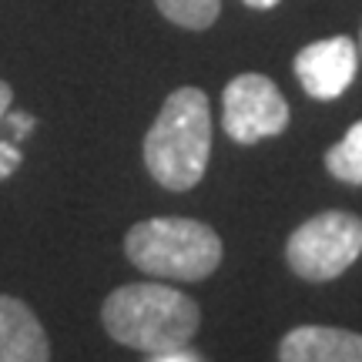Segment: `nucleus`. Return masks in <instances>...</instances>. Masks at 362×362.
I'll return each instance as SVG.
<instances>
[{
	"label": "nucleus",
	"mask_w": 362,
	"mask_h": 362,
	"mask_svg": "<svg viewBox=\"0 0 362 362\" xmlns=\"http://www.w3.org/2000/svg\"><path fill=\"white\" fill-rule=\"evenodd\" d=\"M124 255L151 279L202 282L221 265V238L198 218H148L124 235Z\"/></svg>",
	"instance_id": "7ed1b4c3"
},
{
	"label": "nucleus",
	"mask_w": 362,
	"mask_h": 362,
	"mask_svg": "<svg viewBox=\"0 0 362 362\" xmlns=\"http://www.w3.org/2000/svg\"><path fill=\"white\" fill-rule=\"evenodd\" d=\"M288 104L265 74H238L221 94V128L238 144L275 138L288 128Z\"/></svg>",
	"instance_id": "39448f33"
},
{
	"label": "nucleus",
	"mask_w": 362,
	"mask_h": 362,
	"mask_svg": "<svg viewBox=\"0 0 362 362\" xmlns=\"http://www.w3.org/2000/svg\"><path fill=\"white\" fill-rule=\"evenodd\" d=\"M211 155V104L198 88H178L144 134V168L168 192H192Z\"/></svg>",
	"instance_id": "f03ea898"
},
{
	"label": "nucleus",
	"mask_w": 362,
	"mask_h": 362,
	"mask_svg": "<svg viewBox=\"0 0 362 362\" xmlns=\"http://www.w3.org/2000/svg\"><path fill=\"white\" fill-rule=\"evenodd\" d=\"M0 362H51L44 325L13 296H0Z\"/></svg>",
	"instance_id": "6e6552de"
},
{
	"label": "nucleus",
	"mask_w": 362,
	"mask_h": 362,
	"mask_svg": "<svg viewBox=\"0 0 362 362\" xmlns=\"http://www.w3.org/2000/svg\"><path fill=\"white\" fill-rule=\"evenodd\" d=\"M359 54L352 37L315 40L296 54V78L302 90L315 101H336L356 81Z\"/></svg>",
	"instance_id": "423d86ee"
},
{
	"label": "nucleus",
	"mask_w": 362,
	"mask_h": 362,
	"mask_svg": "<svg viewBox=\"0 0 362 362\" xmlns=\"http://www.w3.org/2000/svg\"><path fill=\"white\" fill-rule=\"evenodd\" d=\"M279 362H362V336L336 325H298L279 342Z\"/></svg>",
	"instance_id": "0eeeda50"
},
{
	"label": "nucleus",
	"mask_w": 362,
	"mask_h": 362,
	"mask_svg": "<svg viewBox=\"0 0 362 362\" xmlns=\"http://www.w3.org/2000/svg\"><path fill=\"white\" fill-rule=\"evenodd\" d=\"M359 47H362V44H359Z\"/></svg>",
	"instance_id": "2eb2a0df"
},
{
	"label": "nucleus",
	"mask_w": 362,
	"mask_h": 362,
	"mask_svg": "<svg viewBox=\"0 0 362 362\" xmlns=\"http://www.w3.org/2000/svg\"><path fill=\"white\" fill-rule=\"evenodd\" d=\"M101 322L107 336L128 346V349L148 352H175L185 349L202 325V312L178 288L158 282L121 285L101 305Z\"/></svg>",
	"instance_id": "f257e3e1"
},
{
	"label": "nucleus",
	"mask_w": 362,
	"mask_h": 362,
	"mask_svg": "<svg viewBox=\"0 0 362 362\" xmlns=\"http://www.w3.org/2000/svg\"><path fill=\"white\" fill-rule=\"evenodd\" d=\"M155 7L185 30H208L218 21L221 0H155Z\"/></svg>",
	"instance_id": "9d476101"
},
{
	"label": "nucleus",
	"mask_w": 362,
	"mask_h": 362,
	"mask_svg": "<svg viewBox=\"0 0 362 362\" xmlns=\"http://www.w3.org/2000/svg\"><path fill=\"white\" fill-rule=\"evenodd\" d=\"M242 4H248L252 11H272V7H279L282 0H242Z\"/></svg>",
	"instance_id": "4468645a"
},
{
	"label": "nucleus",
	"mask_w": 362,
	"mask_h": 362,
	"mask_svg": "<svg viewBox=\"0 0 362 362\" xmlns=\"http://www.w3.org/2000/svg\"><path fill=\"white\" fill-rule=\"evenodd\" d=\"M151 362H198V359H194L192 352L175 349V352H158V356H151Z\"/></svg>",
	"instance_id": "f8f14e48"
},
{
	"label": "nucleus",
	"mask_w": 362,
	"mask_h": 362,
	"mask_svg": "<svg viewBox=\"0 0 362 362\" xmlns=\"http://www.w3.org/2000/svg\"><path fill=\"white\" fill-rule=\"evenodd\" d=\"M325 168L346 185H362V121H356L346 138L325 151Z\"/></svg>",
	"instance_id": "1a4fd4ad"
},
{
	"label": "nucleus",
	"mask_w": 362,
	"mask_h": 362,
	"mask_svg": "<svg viewBox=\"0 0 362 362\" xmlns=\"http://www.w3.org/2000/svg\"><path fill=\"white\" fill-rule=\"evenodd\" d=\"M362 252V218L322 211L302 221L285 242V262L305 282H332Z\"/></svg>",
	"instance_id": "20e7f679"
},
{
	"label": "nucleus",
	"mask_w": 362,
	"mask_h": 362,
	"mask_svg": "<svg viewBox=\"0 0 362 362\" xmlns=\"http://www.w3.org/2000/svg\"><path fill=\"white\" fill-rule=\"evenodd\" d=\"M17 165H21V155H17V148H13V144H4V141H0V181L11 178Z\"/></svg>",
	"instance_id": "9b49d317"
},
{
	"label": "nucleus",
	"mask_w": 362,
	"mask_h": 362,
	"mask_svg": "<svg viewBox=\"0 0 362 362\" xmlns=\"http://www.w3.org/2000/svg\"><path fill=\"white\" fill-rule=\"evenodd\" d=\"M13 101V90L7 81H0V124H4V117H7V107H11Z\"/></svg>",
	"instance_id": "ddd939ff"
}]
</instances>
